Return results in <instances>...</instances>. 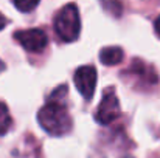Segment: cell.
<instances>
[{
    "instance_id": "6da1fadb",
    "label": "cell",
    "mask_w": 160,
    "mask_h": 158,
    "mask_svg": "<svg viewBox=\"0 0 160 158\" xmlns=\"http://www.w3.org/2000/svg\"><path fill=\"white\" fill-rule=\"evenodd\" d=\"M65 95H67V85L58 87L50 95L47 104L38 113L39 124L50 135L61 136L70 132L72 129V116L65 105Z\"/></svg>"
},
{
    "instance_id": "7a4b0ae2",
    "label": "cell",
    "mask_w": 160,
    "mask_h": 158,
    "mask_svg": "<svg viewBox=\"0 0 160 158\" xmlns=\"http://www.w3.org/2000/svg\"><path fill=\"white\" fill-rule=\"evenodd\" d=\"M54 31L65 42H73L78 39L81 31V20H79V11L73 3L64 6L56 14Z\"/></svg>"
},
{
    "instance_id": "3957f363",
    "label": "cell",
    "mask_w": 160,
    "mask_h": 158,
    "mask_svg": "<svg viewBox=\"0 0 160 158\" xmlns=\"http://www.w3.org/2000/svg\"><path fill=\"white\" fill-rule=\"evenodd\" d=\"M14 39L27 50L31 53L42 51L47 44H48V37L45 34V31L39 30V28H31V30H20L14 33Z\"/></svg>"
},
{
    "instance_id": "277c9868",
    "label": "cell",
    "mask_w": 160,
    "mask_h": 158,
    "mask_svg": "<svg viewBox=\"0 0 160 158\" xmlns=\"http://www.w3.org/2000/svg\"><path fill=\"white\" fill-rule=\"evenodd\" d=\"M120 116V103L115 96L113 89H107L103 95V99L98 105V110L95 113V119L98 124H110Z\"/></svg>"
},
{
    "instance_id": "5b68a950",
    "label": "cell",
    "mask_w": 160,
    "mask_h": 158,
    "mask_svg": "<svg viewBox=\"0 0 160 158\" xmlns=\"http://www.w3.org/2000/svg\"><path fill=\"white\" fill-rule=\"evenodd\" d=\"M75 85L78 89V92L81 93V96L84 99H92L93 93H95V87H97V70L92 65H84L79 67L75 71L73 76Z\"/></svg>"
},
{
    "instance_id": "8992f818",
    "label": "cell",
    "mask_w": 160,
    "mask_h": 158,
    "mask_svg": "<svg viewBox=\"0 0 160 158\" xmlns=\"http://www.w3.org/2000/svg\"><path fill=\"white\" fill-rule=\"evenodd\" d=\"M121 59H123V50L120 47H106L100 51V60L104 65L120 64Z\"/></svg>"
},
{
    "instance_id": "52a82bcc",
    "label": "cell",
    "mask_w": 160,
    "mask_h": 158,
    "mask_svg": "<svg viewBox=\"0 0 160 158\" xmlns=\"http://www.w3.org/2000/svg\"><path fill=\"white\" fill-rule=\"evenodd\" d=\"M11 127V116L9 112L6 108V105L3 103H0V135L6 133Z\"/></svg>"
},
{
    "instance_id": "ba28073f",
    "label": "cell",
    "mask_w": 160,
    "mask_h": 158,
    "mask_svg": "<svg viewBox=\"0 0 160 158\" xmlns=\"http://www.w3.org/2000/svg\"><path fill=\"white\" fill-rule=\"evenodd\" d=\"M39 2H41V0H14V5H16V8H17L19 11H22V12H30V11H33V9L39 5Z\"/></svg>"
},
{
    "instance_id": "9c48e42d",
    "label": "cell",
    "mask_w": 160,
    "mask_h": 158,
    "mask_svg": "<svg viewBox=\"0 0 160 158\" xmlns=\"http://www.w3.org/2000/svg\"><path fill=\"white\" fill-rule=\"evenodd\" d=\"M101 5L106 8L107 11H110L113 16H120L121 14V5L118 0H101Z\"/></svg>"
},
{
    "instance_id": "30bf717a",
    "label": "cell",
    "mask_w": 160,
    "mask_h": 158,
    "mask_svg": "<svg viewBox=\"0 0 160 158\" xmlns=\"http://www.w3.org/2000/svg\"><path fill=\"white\" fill-rule=\"evenodd\" d=\"M154 28H156V33L160 36V16L156 19V23H154Z\"/></svg>"
},
{
    "instance_id": "8fae6325",
    "label": "cell",
    "mask_w": 160,
    "mask_h": 158,
    "mask_svg": "<svg viewBox=\"0 0 160 158\" xmlns=\"http://www.w3.org/2000/svg\"><path fill=\"white\" fill-rule=\"evenodd\" d=\"M5 25H6V19L0 14V30H3V28H5Z\"/></svg>"
},
{
    "instance_id": "7c38bea8",
    "label": "cell",
    "mask_w": 160,
    "mask_h": 158,
    "mask_svg": "<svg viewBox=\"0 0 160 158\" xmlns=\"http://www.w3.org/2000/svg\"><path fill=\"white\" fill-rule=\"evenodd\" d=\"M3 70H5V64H3V62H2V60H0V73H2V71H3Z\"/></svg>"
}]
</instances>
